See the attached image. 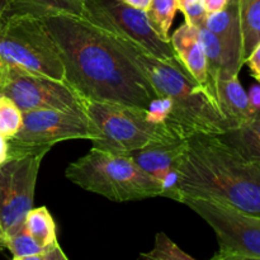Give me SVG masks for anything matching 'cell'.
<instances>
[{
  "mask_svg": "<svg viewBox=\"0 0 260 260\" xmlns=\"http://www.w3.org/2000/svg\"><path fill=\"white\" fill-rule=\"evenodd\" d=\"M65 69V83L85 99L147 109L159 94L107 30L85 18L46 13Z\"/></svg>",
  "mask_w": 260,
  "mask_h": 260,
  "instance_id": "cell-1",
  "label": "cell"
},
{
  "mask_svg": "<svg viewBox=\"0 0 260 260\" xmlns=\"http://www.w3.org/2000/svg\"><path fill=\"white\" fill-rule=\"evenodd\" d=\"M177 202L212 198L260 217V162L245 159L217 135L196 132L177 168Z\"/></svg>",
  "mask_w": 260,
  "mask_h": 260,
  "instance_id": "cell-2",
  "label": "cell"
},
{
  "mask_svg": "<svg viewBox=\"0 0 260 260\" xmlns=\"http://www.w3.org/2000/svg\"><path fill=\"white\" fill-rule=\"evenodd\" d=\"M112 37L149 79L159 96L172 101L168 124L178 136L187 139L196 132L220 135L231 128L215 98L183 69L155 57L134 41L116 35Z\"/></svg>",
  "mask_w": 260,
  "mask_h": 260,
  "instance_id": "cell-3",
  "label": "cell"
},
{
  "mask_svg": "<svg viewBox=\"0 0 260 260\" xmlns=\"http://www.w3.org/2000/svg\"><path fill=\"white\" fill-rule=\"evenodd\" d=\"M66 178L88 192L113 202H128L161 197L162 187L127 154H114L93 147L71 162Z\"/></svg>",
  "mask_w": 260,
  "mask_h": 260,
  "instance_id": "cell-4",
  "label": "cell"
},
{
  "mask_svg": "<svg viewBox=\"0 0 260 260\" xmlns=\"http://www.w3.org/2000/svg\"><path fill=\"white\" fill-rule=\"evenodd\" d=\"M18 70L65 83L60 52L42 15L9 12L0 22V73Z\"/></svg>",
  "mask_w": 260,
  "mask_h": 260,
  "instance_id": "cell-5",
  "label": "cell"
},
{
  "mask_svg": "<svg viewBox=\"0 0 260 260\" xmlns=\"http://www.w3.org/2000/svg\"><path fill=\"white\" fill-rule=\"evenodd\" d=\"M81 108L96 128L93 147L128 154L154 144L182 139L168 124L150 121L147 109L108 103L79 96Z\"/></svg>",
  "mask_w": 260,
  "mask_h": 260,
  "instance_id": "cell-6",
  "label": "cell"
},
{
  "mask_svg": "<svg viewBox=\"0 0 260 260\" xmlns=\"http://www.w3.org/2000/svg\"><path fill=\"white\" fill-rule=\"evenodd\" d=\"M98 132L81 106L71 109H37L23 112L19 131L8 139V159L35 152L47 154L53 145L69 140L94 141Z\"/></svg>",
  "mask_w": 260,
  "mask_h": 260,
  "instance_id": "cell-7",
  "label": "cell"
},
{
  "mask_svg": "<svg viewBox=\"0 0 260 260\" xmlns=\"http://www.w3.org/2000/svg\"><path fill=\"white\" fill-rule=\"evenodd\" d=\"M180 203L200 215L216 233L213 260H260V217L212 198L183 197Z\"/></svg>",
  "mask_w": 260,
  "mask_h": 260,
  "instance_id": "cell-8",
  "label": "cell"
},
{
  "mask_svg": "<svg viewBox=\"0 0 260 260\" xmlns=\"http://www.w3.org/2000/svg\"><path fill=\"white\" fill-rule=\"evenodd\" d=\"M83 3L86 20L112 35L134 41L155 57L184 70L170 41L161 40L151 28L146 12L122 0H83Z\"/></svg>",
  "mask_w": 260,
  "mask_h": 260,
  "instance_id": "cell-9",
  "label": "cell"
},
{
  "mask_svg": "<svg viewBox=\"0 0 260 260\" xmlns=\"http://www.w3.org/2000/svg\"><path fill=\"white\" fill-rule=\"evenodd\" d=\"M45 155L27 154L0 164V226L5 236L22 228L33 208L36 183Z\"/></svg>",
  "mask_w": 260,
  "mask_h": 260,
  "instance_id": "cell-10",
  "label": "cell"
},
{
  "mask_svg": "<svg viewBox=\"0 0 260 260\" xmlns=\"http://www.w3.org/2000/svg\"><path fill=\"white\" fill-rule=\"evenodd\" d=\"M0 93L12 99L22 112L80 106L78 94L63 81L18 70L0 73Z\"/></svg>",
  "mask_w": 260,
  "mask_h": 260,
  "instance_id": "cell-11",
  "label": "cell"
},
{
  "mask_svg": "<svg viewBox=\"0 0 260 260\" xmlns=\"http://www.w3.org/2000/svg\"><path fill=\"white\" fill-rule=\"evenodd\" d=\"M205 27L218 38L222 46L225 56V73L220 78L239 76L244 65L239 0H229L223 9L216 13H210L206 18Z\"/></svg>",
  "mask_w": 260,
  "mask_h": 260,
  "instance_id": "cell-12",
  "label": "cell"
},
{
  "mask_svg": "<svg viewBox=\"0 0 260 260\" xmlns=\"http://www.w3.org/2000/svg\"><path fill=\"white\" fill-rule=\"evenodd\" d=\"M170 43L178 61L184 68V70L215 98L212 83L208 75L207 58L202 43L198 38L196 27L184 22V24L180 25L170 36Z\"/></svg>",
  "mask_w": 260,
  "mask_h": 260,
  "instance_id": "cell-13",
  "label": "cell"
},
{
  "mask_svg": "<svg viewBox=\"0 0 260 260\" xmlns=\"http://www.w3.org/2000/svg\"><path fill=\"white\" fill-rule=\"evenodd\" d=\"M187 146V139L154 144L144 149L128 152V156L161 184L164 178L178 167L179 160Z\"/></svg>",
  "mask_w": 260,
  "mask_h": 260,
  "instance_id": "cell-14",
  "label": "cell"
},
{
  "mask_svg": "<svg viewBox=\"0 0 260 260\" xmlns=\"http://www.w3.org/2000/svg\"><path fill=\"white\" fill-rule=\"evenodd\" d=\"M215 96L221 112L231 124V128L258 114L250 107L248 93L244 90L238 75L218 78L215 81Z\"/></svg>",
  "mask_w": 260,
  "mask_h": 260,
  "instance_id": "cell-15",
  "label": "cell"
},
{
  "mask_svg": "<svg viewBox=\"0 0 260 260\" xmlns=\"http://www.w3.org/2000/svg\"><path fill=\"white\" fill-rule=\"evenodd\" d=\"M217 137L245 159L260 162V112L249 121L217 135Z\"/></svg>",
  "mask_w": 260,
  "mask_h": 260,
  "instance_id": "cell-16",
  "label": "cell"
},
{
  "mask_svg": "<svg viewBox=\"0 0 260 260\" xmlns=\"http://www.w3.org/2000/svg\"><path fill=\"white\" fill-rule=\"evenodd\" d=\"M244 63L260 43V0H239Z\"/></svg>",
  "mask_w": 260,
  "mask_h": 260,
  "instance_id": "cell-17",
  "label": "cell"
},
{
  "mask_svg": "<svg viewBox=\"0 0 260 260\" xmlns=\"http://www.w3.org/2000/svg\"><path fill=\"white\" fill-rule=\"evenodd\" d=\"M23 226L42 248L46 249L53 244L58 243L57 234H56V223L50 211L45 206L32 208L25 216Z\"/></svg>",
  "mask_w": 260,
  "mask_h": 260,
  "instance_id": "cell-18",
  "label": "cell"
},
{
  "mask_svg": "<svg viewBox=\"0 0 260 260\" xmlns=\"http://www.w3.org/2000/svg\"><path fill=\"white\" fill-rule=\"evenodd\" d=\"M10 12H30L36 14L62 13L84 18L83 0H10Z\"/></svg>",
  "mask_w": 260,
  "mask_h": 260,
  "instance_id": "cell-19",
  "label": "cell"
},
{
  "mask_svg": "<svg viewBox=\"0 0 260 260\" xmlns=\"http://www.w3.org/2000/svg\"><path fill=\"white\" fill-rule=\"evenodd\" d=\"M196 29H197L198 38L202 43L203 50H205L206 58H207L208 75H210L213 94H215V81L225 73V56H223L222 46H221L218 38L205 25L197 27Z\"/></svg>",
  "mask_w": 260,
  "mask_h": 260,
  "instance_id": "cell-20",
  "label": "cell"
},
{
  "mask_svg": "<svg viewBox=\"0 0 260 260\" xmlns=\"http://www.w3.org/2000/svg\"><path fill=\"white\" fill-rule=\"evenodd\" d=\"M5 249L15 260H45V248L28 234L24 226L5 236Z\"/></svg>",
  "mask_w": 260,
  "mask_h": 260,
  "instance_id": "cell-21",
  "label": "cell"
},
{
  "mask_svg": "<svg viewBox=\"0 0 260 260\" xmlns=\"http://www.w3.org/2000/svg\"><path fill=\"white\" fill-rule=\"evenodd\" d=\"M178 10L177 0H151L146 15L150 25L164 41H170L169 29Z\"/></svg>",
  "mask_w": 260,
  "mask_h": 260,
  "instance_id": "cell-22",
  "label": "cell"
},
{
  "mask_svg": "<svg viewBox=\"0 0 260 260\" xmlns=\"http://www.w3.org/2000/svg\"><path fill=\"white\" fill-rule=\"evenodd\" d=\"M22 122L23 112L12 99L0 93V135L10 139L19 131Z\"/></svg>",
  "mask_w": 260,
  "mask_h": 260,
  "instance_id": "cell-23",
  "label": "cell"
},
{
  "mask_svg": "<svg viewBox=\"0 0 260 260\" xmlns=\"http://www.w3.org/2000/svg\"><path fill=\"white\" fill-rule=\"evenodd\" d=\"M141 258L155 260H194L192 255L185 253L175 243H173L164 233H157L155 246L149 253L141 254Z\"/></svg>",
  "mask_w": 260,
  "mask_h": 260,
  "instance_id": "cell-24",
  "label": "cell"
},
{
  "mask_svg": "<svg viewBox=\"0 0 260 260\" xmlns=\"http://www.w3.org/2000/svg\"><path fill=\"white\" fill-rule=\"evenodd\" d=\"M178 9L184 14L185 23L193 27L205 25L208 13L206 10L205 0H177Z\"/></svg>",
  "mask_w": 260,
  "mask_h": 260,
  "instance_id": "cell-25",
  "label": "cell"
},
{
  "mask_svg": "<svg viewBox=\"0 0 260 260\" xmlns=\"http://www.w3.org/2000/svg\"><path fill=\"white\" fill-rule=\"evenodd\" d=\"M245 63H248L250 68L251 74L254 78L259 81L260 84V43L254 48L253 52L249 55V57L245 60Z\"/></svg>",
  "mask_w": 260,
  "mask_h": 260,
  "instance_id": "cell-26",
  "label": "cell"
},
{
  "mask_svg": "<svg viewBox=\"0 0 260 260\" xmlns=\"http://www.w3.org/2000/svg\"><path fill=\"white\" fill-rule=\"evenodd\" d=\"M249 103H250V107L253 108L254 112L259 113L260 112V84H255L250 88L248 93Z\"/></svg>",
  "mask_w": 260,
  "mask_h": 260,
  "instance_id": "cell-27",
  "label": "cell"
},
{
  "mask_svg": "<svg viewBox=\"0 0 260 260\" xmlns=\"http://www.w3.org/2000/svg\"><path fill=\"white\" fill-rule=\"evenodd\" d=\"M229 0H205V5H206V10L207 13H216L218 10L223 9L225 5L228 4Z\"/></svg>",
  "mask_w": 260,
  "mask_h": 260,
  "instance_id": "cell-28",
  "label": "cell"
},
{
  "mask_svg": "<svg viewBox=\"0 0 260 260\" xmlns=\"http://www.w3.org/2000/svg\"><path fill=\"white\" fill-rule=\"evenodd\" d=\"M8 152H9V144L8 139L0 135V164L5 162L8 160Z\"/></svg>",
  "mask_w": 260,
  "mask_h": 260,
  "instance_id": "cell-29",
  "label": "cell"
},
{
  "mask_svg": "<svg viewBox=\"0 0 260 260\" xmlns=\"http://www.w3.org/2000/svg\"><path fill=\"white\" fill-rule=\"evenodd\" d=\"M122 2H124L126 4H128V5H131V7L136 8V9L146 12L147 8L150 7V3H151V0H122Z\"/></svg>",
  "mask_w": 260,
  "mask_h": 260,
  "instance_id": "cell-30",
  "label": "cell"
},
{
  "mask_svg": "<svg viewBox=\"0 0 260 260\" xmlns=\"http://www.w3.org/2000/svg\"><path fill=\"white\" fill-rule=\"evenodd\" d=\"M10 10H12V2L10 0H0V22Z\"/></svg>",
  "mask_w": 260,
  "mask_h": 260,
  "instance_id": "cell-31",
  "label": "cell"
},
{
  "mask_svg": "<svg viewBox=\"0 0 260 260\" xmlns=\"http://www.w3.org/2000/svg\"><path fill=\"white\" fill-rule=\"evenodd\" d=\"M2 249H5V234L3 231L2 226H0V250Z\"/></svg>",
  "mask_w": 260,
  "mask_h": 260,
  "instance_id": "cell-32",
  "label": "cell"
}]
</instances>
